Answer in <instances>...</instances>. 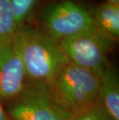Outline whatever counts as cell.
Instances as JSON below:
<instances>
[{"mask_svg":"<svg viewBox=\"0 0 119 120\" xmlns=\"http://www.w3.org/2000/svg\"><path fill=\"white\" fill-rule=\"evenodd\" d=\"M12 40L30 82L47 83L69 61L59 41L45 31L24 25Z\"/></svg>","mask_w":119,"mask_h":120,"instance_id":"cell-1","label":"cell"},{"mask_svg":"<svg viewBox=\"0 0 119 120\" xmlns=\"http://www.w3.org/2000/svg\"><path fill=\"white\" fill-rule=\"evenodd\" d=\"M99 84L94 73L68 61L46 85L53 99L72 115L97 102Z\"/></svg>","mask_w":119,"mask_h":120,"instance_id":"cell-2","label":"cell"},{"mask_svg":"<svg viewBox=\"0 0 119 120\" xmlns=\"http://www.w3.org/2000/svg\"><path fill=\"white\" fill-rule=\"evenodd\" d=\"M115 41L96 29L64 38L59 43L69 61L100 77L110 64L108 55Z\"/></svg>","mask_w":119,"mask_h":120,"instance_id":"cell-3","label":"cell"},{"mask_svg":"<svg viewBox=\"0 0 119 120\" xmlns=\"http://www.w3.org/2000/svg\"><path fill=\"white\" fill-rule=\"evenodd\" d=\"M41 16L44 31L58 41L98 29L92 14L81 5L70 0L48 5Z\"/></svg>","mask_w":119,"mask_h":120,"instance_id":"cell-4","label":"cell"},{"mask_svg":"<svg viewBox=\"0 0 119 120\" xmlns=\"http://www.w3.org/2000/svg\"><path fill=\"white\" fill-rule=\"evenodd\" d=\"M6 114L12 120H69L70 116L53 99L46 84L32 82L8 104Z\"/></svg>","mask_w":119,"mask_h":120,"instance_id":"cell-5","label":"cell"},{"mask_svg":"<svg viewBox=\"0 0 119 120\" xmlns=\"http://www.w3.org/2000/svg\"><path fill=\"white\" fill-rule=\"evenodd\" d=\"M12 39L0 42V102L14 101L30 82Z\"/></svg>","mask_w":119,"mask_h":120,"instance_id":"cell-6","label":"cell"},{"mask_svg":"<svg viewBox=\"0 0 119 120\" xmlns=\"http://www.w3.org/2000/svg\"><path fill=\"white\" fill-rule=\"evenodd\" d=\"M99 78L97 101L114 120H119V78L117 70L109 64Z\"/></svg>","mask_w":119,"mask_h":120,"instance_id":"cell-7","label":"cell"},{"mask_svg":"<svg viewBox=\"0 0 119 120\" xmlns=\"http://www.w3.org/2000/svg\"><path fill=\"white\" fill-rule=\"evenodd\" d=\"M97 27L101 31L113 38L119 37V6L105 2L98 5L92 14Z\"/></svg>","mask_w":119,"mask_h":120,"instance_id":"cell-8","label":"cell"},{"mask_svg":"<svg viewBox=\"0 0 119 120\" xmlns=\"http://www.w3.org/2000/svg\"><path fill=\"white\" fill-rule=\"evenodd\" d=\"M17 31L15 16L9 0H0V42L12 39Z\"/></svg>","mask_w":119,"mask_h":120,"instance_id":"cell-9","label":"cell"},{"mask_svg":"<svg viewBox=\"0 0 119 120\" xmlns=\"http://www.w3.org/2000/svg\"><path fill=\"white\" fill-rule=\"evenodd\" d=\"M15 16L17 30L22 26L31 14L37 0H9Z\"/></svg>","mask_w":119,"mask_h":120,"instance_id":"cell-10","label":"cell"},{"mask_svg":"<svg viewBox=\"0 0 119 120\" xmlns=\"http://www.w3.org/2000/svg\"><path fill=\"white\" fill-rule=\"evenodd\" d=\"M69 120H114V119L97 101L93 105L70 115Z\"/></svg>","mask_w":119,"mask_h":120,"instance_id":"cell-11","label":"cell"},{"mask_svg":"<svg viewBox=\"0 0 119 120\" xmlns=\"http://www.w3.org/2000/svg\"><path fill=\"white\" fill-rule=\"evenodd\" d=\"M9 116H7L6 112H5V110L2 106L1 102H0V120H9Z\"/></svg>","mask_w":119,"mask_h":120,"instance_id":"cell-12","label":"cell"},{"mask_svg":"<svg viewBox=\"0 0 119 120\" xmlns=\"http://www.w3.org/2000/svg\"><path fill=\"white\" fill-rule=\"evenodd\" d=\"M107 2H109L111 4H114V5H117L119 6V0H106Z\"/></svg>","mask_w":119,"mask_h":120,"instance_id":"cell-13","label":"cell"},{"mask_svg":"<svg viewBox=\"0 0 119 120\" xmlns=\"http://www.w3.org/2000/svg\"><path fill=\"white\" fill-rule=\"evenodd\" d=\"M9 120H12V119H9Z\"/></svg>","mask_w":119,"mask_h":120,"instance_id":"cell-14","label":"cell"}]
</instances>
